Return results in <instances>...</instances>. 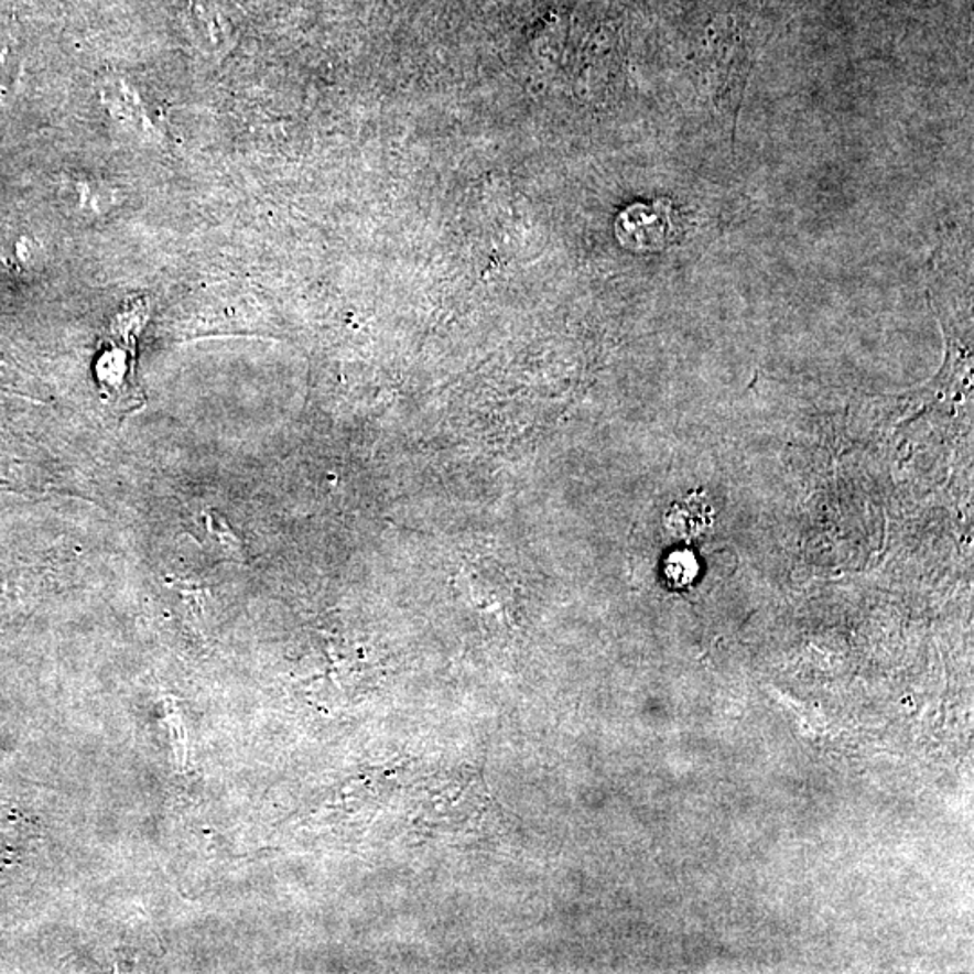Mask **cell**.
Instances as JSON below:
<instances>
[{"label": "cell", "mask_w": 974, "mask_h": 974, "mask_svg": "<svg viewBox=\"0 0 974 974\" xmlns=\"http://www.w3.org/2000/svg\"><path fill=\"white\" fill-rule=\"evenodd\" d=\"M170 726H172V742H174V749L177 753V760L180 764H184V733H183V724H181L180 716L175 715L174 711H170Z\"/></svg>", "instance_id": "3"}, {"label": "cell", "mask_w": 974, "mask_h": 974, "mask_svg": "<svg viewBox=\"0 0 974 974\" xmlns=\"http://www.w3.org/2000/svg\"><path fill=\"white\" fill-rule=\"evenodd\" d=\"M677 534H701L702 529L710 526V508L696 502L691 497L686 502L677 506L675 515H670Z\"/></svg>", "instance_id": "2"}, {"label": "cell", "mask_w": 974, "mask_h": 974, "mask_svg": "<svg viewBox=\"0 0 974 974\" xmlns=\"http://www.w3.org/2000/svg\"><path fill=\"white\" fill-rule=\"evenodd\" d=\"M616 234L623 246L637 251L664 248L670 239V220L664 203H657L653 206L634 204L619 215Z\"/></svg>", "instance_id": "1"}]
</instances>
